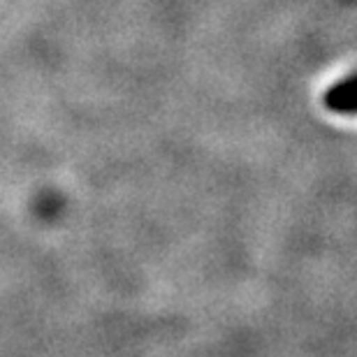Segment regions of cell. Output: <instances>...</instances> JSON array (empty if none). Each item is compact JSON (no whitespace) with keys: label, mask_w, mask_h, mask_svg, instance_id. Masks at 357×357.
I'll return each instance as SVG.
<instances>
[{"label":"cell","mask_w":357,"mask_h":357,"mask_svg":"<svg viewBox=\"0 0 357 357\" xmlns=\"http://www.w3.org/2000/svg\"><path fill=\"white\" fill-rule=\"evenodd\" d=\"M325 105L330 107L332 112H341V114H353L355 112V75L346 77L344 82L334 84V86L327 91L325 96Z\"/></svg>","instance_id":"6da1fadb"}]
</instances>
